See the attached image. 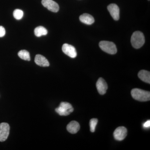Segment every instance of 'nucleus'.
<instances>
[{
	"label": "nucleus",
	"instance_id": "nucleus-2",
	"mask_svg": "<svg viewBox=\"0 0 150 150\" xmlns=\"http://www.w3.org/2000/svg\"><path fill=\"white\" fill-rule=\"evenodd\" d=\"M131 41L134 48L138 49L141 48L145 43L144 35L141 31H135L131 36Z\"/></svg>",
	"mask_w": 150,
	"mask_h": 150
},
{
	"label": "nucleus",
	"instance_id": "nucleus-1",
	"mask_svg": "<svg viewBox=\"0 0 150 150\" xmlns=\"http://www.w3.org/2000/svg\"><path fill=\"white\" fill-rule=\"evenodd\" d=\"M132 97L136 100L140 101H147L150 100V93L139 88H134L131 91Z\"/></svg>",
	"mask_w": 150,
	"mask_h": 150
},
{
	"label": "nucleus",
	"instance_id": "nucleus-15",
	"mask_svg": "<svg viewBox=\"0 0 150 150\" xmlns=\"http://www.w3.org/2000/svg\"><path fill=\"white\" fill-rule=\"evenodd\" d=\"M47 33L48 30L43 26H38L34 30V34L38 37H40L42 35H46Z\"/></svg>",
	"mask_w": 150,
	"mask_h": 150
},
{
	"label": "nucleus",
	"instance_id": "nucleus-4",
	"mask_svg": "<svg viewBox=\"0 0 150 150\" xmlns=\"http://www.w3.org/2000/svg\"><path fill=\"white\" fill-rule=\"evenodd\" d=\"M99 46L101 50L108 54H115L117 53V48L113 42L103 40L100 42Z\"/></svg>",
	"mask_w": 150,
	"mask_h": 150
},
{
	"label": "nucleus",
	"instance_id": "nucleus-20",
	"mask_svg": "<svg viewBox=\"0 0 150 150\" xmlns=\"http://www.w3.org/2000/svg\"><path fill=\"white\" fill-rule=\"evenodd\" d=\"M143 126L145 129H147V128H149L150 126V121L148 120V121H146L145 123H144L143 124Z\"/></svg>",
	"mask_w": 150,
	"mask_h": 150
},
{
	"label": "nucleus",
	"instance_id": "nucleus-12",
	"mask_svg": "<svg viewBox=\"0 0 150 150\" xmlns=\"http://www.w3.org/2000/svg\"><path fill=\"white\" fill-rule=\"evenodd\" d=\"M67 131L72 134L77 133L79 130L80 126L79 124L76 121H72L68 124L67 126Z\"/></svg>",
	"mask_w": 150,
	"mask_h": 150
},
{
	"label": "nucleus",
	"instance_id": "nucleus-11",
	"mask_svg": "<svg viewBox=\"0 0 150 150\" xmlns=\"http://www.w3.org/2000/svg\"><path fill=\"white\" fill-rule=\"evenodd\" d=\"M35 62L38 66L42 67H48L49 66V63L44 56L40 54H37L35 56Z\"/></svg>",
	"mask_w": 150,
	"mask_h": 150
},
{
	"label": "nucleus",
	"instance_id": "nucleus-18",
	"mask_svg": "<svg viewBox=\"0 0 150 150\" xmlns=\"http://www.w3.org/2000/svg\"><path fill=\"white\" fill-rule=\"evenodd\" d=\"M98 120L97 118H92L90 121V131L91 132H94L95 131L96 127L97 124Z\"/></svg>",
	"mask_w": 150,
	"mask_h": 150
},
{
	"label": "nucleus",
	"instance_id": "nucleus-9",
	"mask_svg": "<svg viewBox=\"0 0 150 150\" xmlns=\"http://www.w3.org/2000/svg\"><path fill=\"white\" fill-rule=\"evenodd\" d=\"M108 10L110 13V15L113 19L115 21H118L120 18V10L117 5L114 4H110L108 6Z\"/></svg>",
	"mask_w": 150,
	"mask_h": 150
},
{
	"label": "nucleus",
	"instance_id": "nucleus-14",
	"mask_svg": "<svg viewBox=\"0 0 150 150\" xmlns=\"http://www.w3.org/2000/svg\"><path fill=\"white\" fill-rule=\"evenodd\" d=\"M138 77L140 79L147 83H150V73L146 70H141L138 74Z\"/></svg>",
	"mask_w": 150,
	"mask_h": 150
},
{
	"label": "nucleus",
	"instance_id": "nucleus-17",
	"mask_svg": "<svg viewBox=\"0 0 150 150\" xmlns=\"http://www.w3.org/2000/svg\"><path fill=\"white\" fill-rule=\"evenodd\" d=\"M13 15L15 18L19 20L22 18L23 16V12L18 9L15 10L13 11Z\"/></svg>",
	"mask_w": 150,
	"mask_h": 150
},
{
	"label": "nucleus",
	"instance_id": "nucleus-13",
	"mask_svg": "<svg viewBox=\"0 0 150 150\" xmlns=\"http://www.w3.org/2000/svg\"><path fill=\"white\" fill-rule=\"evenodd\" d=\"M80 21L86 25H91L94 22L93 17L88 13H83L79 17Z\"/></svg>",
	"mask_w": 150,
	"mask_h": 150
},
{
	"label": "nucleus",
	"instance_id": "nucleus-3",
	"mask_svg": "<svg viewBox=\"0 0 150 150\" xmlns=\"http://www.w3.org/2000/svg\"><path fill=\"white\" fill-rule=\"evenodd\" d=\"M74 110L71 105L67 102H61L59 107L55 109L56 112L62 116L69 115L73 112Z\"/></svg>",
	"mask_w": 150,
	"mask_h": 150
},
{
	"label": "nucleus",
	"instance_id": "nucleus-8",
	"mask_svg": "<svg viewBox=\"0 0 150 150\" xmlns=\"http://www.w3.org/2000/svg\"><path fill=\"white\" fill-rule=\"evenodd\" d=\"M62 51L66 55L71 58H75L76 57V51L75 47L72 45L65 43L63 45L62 48Z\"/></svg>",
	"mask_w": 150,
	"mask_h": 150
},
{
	"label": "nucleus",
	"instance_id": "nucleus-6",
	"mask_svg": "<svg viewBox=\"0 0 150 150\" xmlns=\"http://www.w3.org/2000/svg\"><path fill=\"white\" fill-rule=\"evenodd\" d=\"M127 135V129L123 126H121L117 128L113 133V136L115 139L119 141L124 139Z\"/></svg>",
	"mask_w": 150,
	"mask_h": 150
},
{
	"label": "nucleus",
	"instance_id": "nucleus-19",
	"mask_svg": "<svg viewBox=\"0 0 150 150\" xmlns=\"http://www.w3.org/2000/svg\"><path fill=\"white\" fill-rule=\"evenodd\" d=\"M6 34V30L4 28L0 26V38L4 37Z\"/></svg>",
	"mask_w": 150,
	"mask_h": 150
},
{
	"label": "nucleus",
	"instance_id": "nucleus-7",
	"mask_svg": "<svg viewBox=\"0 0 150 150\" xmlns=\"http://www.w3.org/2000/svg\"><path fill=\"white\" fill-rule=\"evenodd\" d=\"M41 3L43 6L48 9V10L55 13L59 11V5L53 0H42Z\"/></svg>",
	"mask_w": 150,
	"mask_h": 150
},
{
	"label": "nucleus",
	"instance_id": "nucleus-10",
	"mask_svg": "<svg viewBox=\"0 0 150 150\" xmlns=\"http://www.w3.org/2000/svg\"><path fill=\"white\" fill-rule=\"evenodd\" d=\"M96 86L98 91L100 95L106 93L108 89L107 84L102 78H100L97 81Z\"/></svg>",
	"mask_w": 150,
	"mask_h": 150
},
{
	"label": "nucleus",
	"instance_id": "nucleus-5",
	"mask_svg": "<svg viewBox=\"0 0 150 150\" xmlns=\"http://www.w3.org/2000/svg\"><path fill=\"white\" fill-rule=\"evenodd\" d=\"M9 131L10 126L8 123H0V142H4L7 139Z\"/></svg>",
	"mask_w": 150,
	"mask_h": 150
},
{
	"label": "nucleus",
	"instance_id": "nucleus-16",
	"mask_svg": "<svg viewBox=\"0 0 150 150\" xmlns=\"http://www.w3.org/2000/svg\"><path fill=\"white\" fill-rule=\"evenodd\" d=\"M18 56L23 60L27 61H30V57L29 53L26 50H23L19 51Z\"/></svg>",
	"mask_w": 150,
	"mask_h": 150
}]
</instances>
